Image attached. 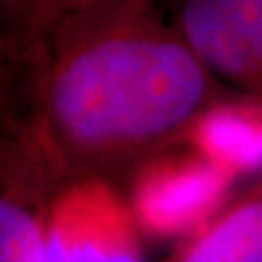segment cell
Listing matches in <instances>:
<instances>
[{
	"label": "cell",
	"instance_id": "obj_8",
	"mask_svg": "<svg viewBox=\"0 0 262 262\" xmlns=\"http://www.w3.org/2000/svg\"><path fill=\"white\" fill-rule=\"evenodd\" d=\"M60 0H0V24L16 35V56L19 49L45 26Z\"/></svg>",
	"mask_w": 262,
	"mask_h": 262
},
{
	"label": "cell",
	"instance_id": "obj_4",
	"mask_svg": "<svg viewBox=\"0 0 262 262\" xmlns=\"http://www.w3.org/2000/svg\"><path fill=\"white\" fill-rule=\"evenodd\" d=\"M56 179L19 121L0 140V262H45L47 210Z\"/></svg>",
	"mask_w": 262,
	"mask_h": 262
},
{
	"label": "cell",
	"instance_id": "obj_1",
	"mask_svg": "<svg viewBox=\"0 0 262 262\" xmlns=\"http://www.w3.org/2000/svg\"><path fill=\"white\" fill-rule=\"evenodd\" d=\"M19 56L18 119L58 181L119 185L229 95L150 0H60Z\"/></svg>",
	"mask_w": 262,
	"mask_h": 262
},
{
	"label": "cell",
	"instance_id": "obj_6",
	"mask_svg": "<svg viewBox=\"0 0 262 262\" xmlns=\"http://www.w3.org/2000/svg\"><path fill=\"white\" fill-rule=\"evenodd\" d=\"M183 144L237 181L262 175V99L225 95L190 124Z\"/></svg>",
	"mask_w": 262,
	"mask_h": 262
},
{
	"label": "cell",
	"instance_id": "obj_5",
	"mask_svg": "<svg viewBox=\"0 0 262 262\" xmlns=\"http://www.w3.org/2000/svg\"><path fill=\"white\" fill-rule=\"evenodd\" d=\"M179 33L215 78L262 99V58L235 28L224 0H183Z\"/></svg>",
	"mask_w": 262,
	"mask_h": 262
},
{
	"label": "cell",
	"instance_id": "obj_9",
	"mask_svg": "<svg viewBox=\"0 0 262 262\" xmlns=\"http://www.w3.org/2000/svg\"><path fill=\"white\" fill-rule=\"evenodd\" d=\"M235 28L262 58V0H224Z\"/></svg>",
	"mask_w": 262,
	"mask_h": 262
},
{
	"label": "cell",
	"instance_id": "obj_11",
	"mask_svg": "<svg viewBox=\"0 0 262 262\" xmlns=\"http://www.w3.org/2000/svg\"><path fill=\"white\" fill-rule=\"evenodd\" d=\"M0 121H4V124L16 121V115H14V105L10 103L4 95H0Z\"/></svg>",
	"mask_w": 262,
	"mask_h": 262
},
{
	"label": "cell",
	"instance_id": "obj_3",
	"mask_svg": "<svg viewBox=\"0 0 262 262\" xmlns=\"http://www.w3.org/2000/svg\"><path fill=\"white\" fill-rule=\"evenodd\" d=\"M144 237L122 188L105 179L60 181L45 227V262H144Z\"/></svg>",
	"mask_w": 262,
	"mask_h": 262
},
{
	"label": "cell",
	"instance_id": "obj_7",
	"mask_svg": "<svg viewBox=\"0 0 262 262\" xmlns=\"http://www.w3.org/2000/svg\"><path fill=\"white\" fill-rule=\"evenodd\" d=\"M161 262H262V175Z\"/></svg>",
	"mask_w": 262,
	"mask_h": 262
},
{
	"label": "cell",
	"instance_id": "obj_10",
	"mask_svg": "<svg viewBox=\"0 0 262 262\" xmlns=\"http://www.w3.org/2000/svg\"><path fill=\"white\" fill-rule=\"evenodd\" d=\"M8 55H10V49L8 45L4 43V39L0 35V95H4L6 99L10 101H14L12 99V85H10V80H8Z\"/></svg>",
	"mask_w": 262,
	"mask_h": 262
},
{
	"label": "cell",
	"instance_id": "obj_2",
	"mask_svg": "<svg viewBox=\"0 0 262 262\" xmlns=\"http://www.w3.org/2000/svg\"><path fill=\"white\" fill-rule=\"evenodd\" d=\"M122 188L142 237L183 243L202 231L231 200L235 179L187 144L146 159Z\"/></svg>",
	"mask_w": 262,
	"mask_h": 262
}]
</instances>
